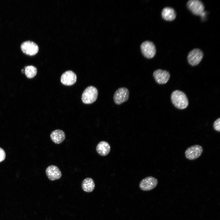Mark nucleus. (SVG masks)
Masks as SVG:
<instances>
[{
    "mask_svg": "<svg viewBox=\"0 0 220 220\" xmlns=\"http://www.w3.org/2000/svg\"><path fill=\"white\" fill-rule=\"evenodd\" d=\"M171 101L177 108L183 109L186 108L189 104L188 100L185 94L183 92L175 90L172 93Z\"/></svg>",
    "mask_w": 220,
    "mask_h": 220,
    "instance_id": "obj_1",
    "label": "nucleus"
},
{
    "mask_svg": "<svg viewBox=\"0 0 220 220\" xmlns=\"http://www.w3.org/2000/svg\"><path fill=\"white\" fill-rule=\"evenodd\" d=\"M98 91L97 89L93 86L86 88L83 92L82 100L86 104H91L94 102L97 99Z\"/></svg>",
    "mask_w": 220,
    "mask_h": 220,
    "instance_id": "obj_2",
    "label": "nucleus"
},
{
    "mask_svg": "<svg viewBox=\"0 0 220 220\" xmlns=\"http://www.w3.org/2000/svg\"><path fill=\"white\" fill-rule=\"evenodd\" d=\"M187 6L189 10L195 15L200 16L204 13V6L200 0H189L187 3Z\"/></svg>",
    "mask_w": 220,
    "mask_h": 220,
    "instance_id": "obj_3",
    "label": "nucleus"
},
{
    "mask_svg": "<svg viewBox=\"0 0 220 220\" xmlns=\"http://www.w3.org/2000/svg\"><path fill=\"white\" fill-rule=\"evenodd\" d=\"M203 56V53L201 50L198 48L194 49L188 53L187 60L190 65L195 66L199 64Z\"/></svg>",
    "mask_w": 220,
    "mask_h": 220,
    "instance_id": "obj_4",
    "label": "nucleus"
},
{
    "mask_svg": "<svg viewBox=\"0 0 220 220\" xmlns=\"http://www.w3.org/2000/svg\"><path fill=\"white\" fill-rule=\"evenodd\" d=\"M129 95V91L127 88L120 87L116 91L114 94V101L117 105H121L128 100Z\"/></svg>",
    "mask_w": 220,
    "mask_h": 220,
    "instance_id": "obj_5",
    "label": "nucleus"
},
{
    "mask_svg": "<svg viewBox=\"0 0 220 220\" xmlns=\"http://www.w3.org/2000/svg\"><path fill=\"white\" fill-rule=\"evenodd\" d=\"M141 48L143 54L147 58H152L156 54V47L154 44L151 42L145 41L143 42L141 46Z\"/></svg>",
    "mask_w": 220,
    "mask_h": 220,
    "instance_id": "obj_6",
    "label": "nucleus"
},
{
    "mask_svg": "<svg viewBox=\"0 0 220 220\" xmlns=\"http://www.w3.org/2000/svg\"><path fill=\"white\" fill-rule=\"evenodd\" d=\"M202 147L198 145H193L188 148L185 150V156L190 160H195L201 155L203 152Z\"/></svg>",
    "mask_w": 220,
    "mask_h": 220,
    "instance_id": "obj_7",
    "label": "nucleus"
},
{
    "mask_svg": "<svg viewBox=\"0 0 220 220\" xmlns=\"http://www.w3.org/2000/svg\"><path fill=\"white\" fill-rule=\"evenodd\" d=\"M20 47L23 53L30 56L36 54L39 50L38 45L33 42L30 41L23 42L21 45Z\"/></svg>",
    "mask_w": 220,
    "mask_h": 220,
    "instance_id": "obj_8",
    "label": "nucleus"
},
{
    "mask_svg": "<svg viewBox=\"0 0 220 220\" xmlns=\"http://www.w3.org/2000/svg\"><path fill=\"white\" fill-rule=\"evenodd\" d=\"M158 183V181L156 178L152 176H148L141 181L139 184V187L142 190L148 191L156 187Z\"/></svg>",
    "mask_w": 220,
    "mask_h": 220,
    "instance_id": "obj_9",
    "label": "nucleus"
},
{
    "mask_svg": "<svg viewBox=\"0 0 220 220\" xmlns=\"http://www.w3.org/2000/svg\"><path fill=\"white\" fill-rule=\"evenodd\" d=\"M153 75L156 81L160 84L166 83L170 77V75L168 72L161 69H158L155 71Z\"/></svg>",
    "mask_w": 220,
    "mask_h": 220,
    "instance_id": "obj_10",
    "label": "nucleus"
},
{
    "mask_svg": "<svg viewBox=\"0 0 220 220\" xmlns=\"http://www.w3.org/2000/svg\"><path fill=\"white\" fill-rule=\"evenodd\" d=\"M46 173L48 179L51 181L59 179L62 176L60 169L54 165L49 166L46 169Z\"/></svg>",
    "mask_w": 220,
    "mask_h": 220,
    "instance_id": "obj_11",
    "label": "nucleus"
},
{
    "mask_svg": "<svg viewBox=\"0 0 220 220\" xmlns=\"http://www.w3.org/2000/svg\"><path fill=\"white\" fill-rule=\"evenodd\" d=\"M76 75L74 72L71 71H67L62 74L61 81L64 85L71 86L76 82Z\"/></svg>",
    "mask_w": 220,
    "mask_h": 220,
    "instance_id": "obj_12",
    "label": "nucleus"
},
{
    "mask_svg": "<svg viewBox=\"0 0 220 220\" xmlns=\"http://www.w3.org/2000/svg\"><path fill=\"white\" fill-rule=\"evenodd\" d=\"M52 141L57 144L62 142L65 138V134L64 132L60 129L55 130L52 131L50 134Z\"/></svg>",
    "mask_w": 220,
    "mask_h": 220,
    "instance_id": "obj_13",
    "label": "nucleus"
},
{
    "mask_svg": "<svg viewBox=\"0 0 220 220\" xmlns=\"http://www.w3.org/2000/svg\"><path fill=\"white\" fill-rule=\"evenodd\" d=\"M162 18L167 21H171L175 19L176 16V13L174 9L166 7L164 8L161 12Z\"/></svg>",
    "mask_w": 220,
    "mask_h": 220,
    "instance_id": "obj_14",
    "label": "nucleus"
},
{
    "mask_svg": "<svg viewBox=\"0 0 220 220\" xmlns=\"http://www.w3.org/2000/svg\"><path fill=\"white\" fill-rule=\"evenodd\" d=\"M110 150L109 144L107 142L102 141L100 142L97 145L96 151L99 155L105 156L107 155Z\"/></svg>",
    "mask_w": 220,
    "mask_h": 220,
    "instance_id": "obj_15",
    "label": "nucleus"
},
{
    "mask_svg": "<svg viewBox=\"0 0 220 220\" xmlns=\"http://www.w3.org/2000/svg\"><path fill=\"white\" fill-rule=\"evenodd\" d=\"M81 187L82 190L86 192H91L94 189L95 184L93 179L90 178L84 179L82 183Z\"/></svg>",
    "mask_w": 220,
    "mask_h": 220,
    "instance_id": "obj_16",
    "label": "nucleus"
},
{
    "mask_svg": "<svg viewBox=\"0 0 220 220\" xmlns=\"http://www.w3.org/2000/svg\"><path fill=\"white\" fill-rule=\"evenodd\" d=\"M24 72L25 75L28 78H32L36 75L37 69L34 66L29 65L25 68Z\"/></svg>",
    "mask_w": 220,
    "mask_h": 220,
    "instance_id": "obj_17",
    "label": "nucleus"
},
{
    "mask_svg": "<svg viewBox=\"0 0 220 220\" xmlns=\"http://www.w3.org/2000/svg\"><path fill=\"white\" fill-rule=\"evenodd\" d=\"M213 127L214 130L218 132L220 131V118L217 119L214 123Z\"/></svg>",
    "mask_w": 220,
    "mask_h": 220,
    "instance_id": "obj_18",
    "label": "nucleus"
},
{
    "mask_svg": "<svg viewBox=\"0 0 220 220\" xmlns=\"http://www.w3.org/2000/svg\"><path fill=\"white\" fill-rule=\"evenodd\" d=\"M6 157V154L3 149L0 148V162L3 161Z\"/></svg>",
    "mask_w": 220,
    "mask_h": 220,
    "instance_id": "obj_19",
    "label": "nucleus"
}]
</instances>
